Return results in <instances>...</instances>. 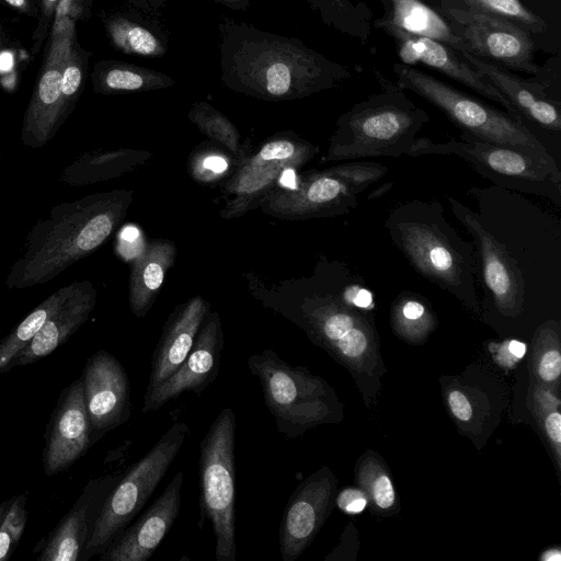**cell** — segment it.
<instances>
[{
  "label": "cell",
  "mask_w": 561,
  "mask_h": 561,
  "mask_svg": "<svg viewBox=\"0 0 561 561\" xmlns=\"http://www.w3.org/2000/svg\"><path fill=\"white\" fill-rule=\"evenodd\" d=\"M356 481L374 511L380 514L393 511L397 505V494L391 477L374 454L368 453L358 462Z\"/></svg>",
  "instance_id": "cell-35"
},
{
  "label": "cell",
  "mask_w": 561,
  "mask_h": 561,
  "mask_svg": "<svg viewBox=\"0 0 561 561\" xmlns=\"http://www.w3.org/2000/svg\"><path fill=\"white\" fill-rule=\"evenodd\" d=\"M433 9L470 47V55L510 71L539 73L541 66L536 62L538 45L530 34L516 24L484 13L440 5Z\"/></svg>",
  "instance_id": "cell-11"
},
{
  "label": "cell",
  "mask_w": 561,
  "mask_h": 561,
  "mask_svg": "<svg viewBox=\"0 0 561 561\" xmlns=\"http://www.w3.org/2000/svg\"><path fill=\"white\" fill-rule=\"evenodd\" d=\"M531 377L536 385L559 390L561 376L560 324L548 320L535 332L530 357Z\"/></svg>",
  "instance_id": "cell-33"
},
{
  "label": "cell",
  "mask_w": 561,
  "mask_h": 561,
  "mask_svg": "<svg viewBox=\"0 0 561 561\" xmlns=\"http://www.w3.org/2000/svg\"><path fill=\"white\" fill-rule=\"evenodd\" d=\"M105 30L112 45L124 54L160 58L168 51L169 39L163 28L141 13L111 15Z\"/></svg>",
  "instance_id": "cell-27"
},
{
  "label": "cell",
  "mask_w": 561,
  "mask_h": 561,
  "mask_svg": "<svg viewBox=\"0 0 561 561\" xmlns=\"http://www.w3.org/2000/svg\"><path fill=\"white\" fill-rule=\"evenodd\" d=\"M180 470L151 506L101 552V561H147L172 528L181 510Z\"/></svg>",
  "instance_id": "cell-20"
},
{
  "label": "cell",
  "mask_w": 561,
  "mask_h": 561,
  "mask_svg": "<svg viewBox=\"0 0 561 561\" xmlns=\"http://www.w3.org/2000/svg\"><path fill=\"white\" fill-rule=\"evenodd\" d=\"M392 70L397 76V85L414 92L436 106L461 131L489 142L510 146L559 169L525 121L517 119L506 111H500L413 66L394 62Z\"/></svg>",
  "instance_id": "cell-7"
},
{
  "label": "cell",
  "mask_w": 561,
  "mask_h": 561,
  "mask_svg": "<svg viewBox=\"0 0 561 561\" xmlns=\"http://www.w3.org/2000/svg\"><path fill=\"white\" fill-rule=\"evenodd\" d=\"M474 70L493 84L526 121L549 131H561L559 53L541 66L533 78L512 71L467 53H459Z\"/></svg>",
  "instance_id": "cell-12"
},
{
  "label": "cell",
  "mask_w": 561,
  "mask_h": 561,
  "mask_svg": "<svg viewBox=\"0 0 561 561\" xmlns=\"http://www.w3.org/2000/svg\"><path fill=\"white\" fill-rule=\"evenodd\" d=\"M190 119L206 135L227 146L236 154L240 152V136L233 124L206 102L195 103Z\"/></svg>",
  "instance_id": "cell-36"
},
{
  "label": "cell",
  "mask_w": 561,
  "mask_h": 561,
  "mask_svg": "<svg viewBox=\"0 0 561 561\" xmlns=\"http://www.w3.org/2000/svg\"><path fill=\"white\" fill-rule=\"evenodd\" d=\"M374 73L381 92L371 94L342 114L325 161L409 156L416 134L430 121L397 83L379 70Z\"/></svg>",
  "instance_id": "cell-5"
},
{
  "label": "cell",
  "mask_w": 561,
  "mask_h": 561,
  "mask_svg": "<svg viewBox=\"0 0 561 561\" xmlns=\"http://www.w3.org/2000/svg\"><path fill=\"white\" fill-rule=\"evenodd\" d=\"M448 202L454 216L473 238L477 271L480 268L481 280L493 304L504 316L519 314L525 298V280L517 262L506 247L486 230L477 213L451 196Z\"/></svg>",
  "instance_id": "cell-14"
},
{
  "label": "cell",
  "mask_w": 561,
  "mask_h": 561,
  "mask_svg": "<svg viewBox=\"0 0 561 561\" xmlns=\"http://www.w3.org/2000/svg\"><path fill=\"white\" fill-rule=\"evenodd\" d=\"M208 311L209 304L195 296L170 316L152 354L145 393L171 376L185 360Z\"/></svg>",
  "instance_id": "cell-22"
},
{
  "label": "cell",
  "mask_w": 561,
  "mask_h": 561,
  "mask_svg": "<svg viewBox=\"0 0 561 561\" xmlns=\"http://www.w3.org/2000/svg\"><path fill=\"white\" fill-rule=\"evenodd\" d=\"M175 253L171 241L154 240L135 260L130 272L129 304L136 317L145 316L152 306Z\"/></svg>",
  "instance_id": "cell-25"
},
{
  "label": "cell",
  "mask_w": 561,
  "mask_h": 561,
  "mask_svg": "<svg viewBox=\"0 0 561 561\" xmlns=\"http://www.w3.org/2000/svg\"><path fill=\"white\" fill-rule=\"evenodd\" d=\"M319 13L322 22L366 44L370 36L373 11L364 1L351 0H306Z\"/></svg>",
  "instance_id": "cell-32"
},
{
  "label": "cell",
  "mask_w": 561,
  "mask_h": 561,
  "mask_svg": "<svg viewBox=\"0 0 561 561\" xmlns=\"http://www.w3.org/2000/svg\"><path fill=\"white\" fill-rule=\"evenodd\" d=\"M552 450L556 467L561 465V413L559 410L549 411L537 417Z\"/></svg>",
  "instance_id": "cell-40"
},
{
  "label": "cell",
  "mask_w": 561,
  "mask_h": 561,
  "mask_svg": "<svg viewBox=\"0 0 561 561\" xmlns=\"http://www.w3.org/2000/svg\"><path fill=\"white\" fill-rule=\"evenodd\" d=\"M91 433H106L130 419V383L119 360L104 350L90 356L81 376Z\"/></svg>",
  "instance_id": "cell-16"
},
{
  "label": "cell",
  "mask_w": 561,
  "mask_h": 561,
  "mask_svg": "<svg viewBox=\"0 0 561 561\" xmlns=\"http://www.w3.org/2000/svg\"><path fill=\"white\" fill-rule=\"evenodd\" d=\"M430 7H447L456 10L484 13L507 20L536 41L539 50L558 54L559 47L552 42V31L536 13L530 11L523 0H421Z\"/></svg>",
  "instance_id": "cell-28"
},
{
  "label": "cell",
  "mask_w": 561,
  "mask_h": 561,
  "mask_svg": "<svg viewBox=\"0 0 561 561\" xmlns=\"http://www.w3.org/2000/svg\"><path fill=\"white\" fill-rule=\"evenodd\" d=\"M26 494L14 496L1 523V526L9 531L16 546L26 526Z\"/></svg>",
  "instance_id": "cell-39"
},
{
  "label": "cell",
  "mask_w": 561,
  "mask_h": 561,
  "mask_svg": "<svg viewBox=\"0 0 561 561\" xmlns=\"http://www.w3.org/2000/svg\"><path fill=\"white\" fill-rule=\"evenodd\" d=\"M392 186V183H386L383 184L382 186L379 187L378 191H374L370 195H369V198H374V197H377L378 195H380L381 193H386L388 190H390V187Z\"/></svg>",
  "instance_id": "cell-55"
},
{
  "label": "cell",
  "mask_w": 561,
  "mask_h": 561,
  "mask_svg": "<svg viewBox=\"0 0 561 561\" xmlns=\"http://www.w3.org/2000/svg\"><path fill=\"white\" fill-rule=\"evenodd\" d=\"M541 559L545 561H559L560 560V550L551 549V550L545 551Z\"/></svg>",
  "instance_id": "cell-53"
},
{
  "label": "cell",
  "mask_w": 561,
  "mask_h": 561,
  "mask_svg": "<svg viewBox=\"0 0 561 561\" xmlns=\"http://www.w3.org/2000/svg\"><path fill=\"white\" fill-rule=\"evenodd\" d=\"M367 503V496L359 488H346L341 491L336 497V505L347 514H358L363 512Z\"/></svg>",
  "instance_id": "cell-43"
},
{
  "label": "cell",
  "mask_w": 561,
  "mask_h": 561,
  "mask_svg": "<svg viewBox=\"0 0 561 561\" xmlns=\"http://www.w3.org/2000/svg\"><path fill=\"white\" fill-rule=\"evenodd\" d=\"M336 485L334 473L322 467L293 492L279 526L283 561L297 560L311 545L332 510Z\"/></svg>",
  "instance_id": "cell-15"
},
{
  "label": "cell",
  "mask_w": 561,
  "mask_h": 561,
  "mask_svg": "<svg viewBox=\"0 0 561 561\" xmlns=\"http://www.w3.org/2000/svg\"><path fill=\"white\" fill-rule=\"evenodd\" d=\"M301 165L297 161L265 160L255 154L229 182L227 188L233 198L227 204L221 216L233 218L242 215L255 199L265 197L273 190L277 179L286 169Z\"/></svg>",
  "instance_id": "cell-26"
},
{
  "label": "cell",
  "mask_w": 561,
  "mask_h": 561,
  "mask_svg": "<svg viewBox=\"0 0 561 561\" xmlns=\"http://www.w3.org/2000/svg\"><path fill=\"white\" fill-rule=\"evenodd\" d=\"M425 154L457 156L499 186L547 197L561 205L560 170L510 146L489 142L461 131L460 140L446 142L416 138L409 156Z\"/></svg>",
  "instance_id": "cell-9"
},
{
  "label": "cell",
  "mask_w": 561,
  "mask_h": 561,
  "mask_svg": "<svg viewBox=\"0 0 561 561\" xmlns=\"http://www.w3.org/2000/svg\"><path fill=\"white\" fill-rule=\"evenodd\" d=\"M83 4L84 0H60L54 14L53 25L65 18H70L73 21L79 19L83 11Z\"/></svg>",
  "instance_id": "cell-46"
},
{
  "label": "cell",
  "mask_w": 561,
  "mask_h": 561,
  "mask_svg": "<svg viewBox=\"0 0 561 561\" xmlns=\"http://www.w3.org/2000/svg\"><path fill=\"white\" fill-rule=\"evenodd\" d=\"M527 351V346L517 340H510L499 346L496 352L497 362L504 367H513L519 362Z\"/></svg>",
  "instance_id": "cell-45"
},
{
  "label": "cell",
  "mask_w": 561,
  "mask_h": 561,
  "mask_svg": "<svg viewBox=\"0 0 561 561\" xmlns=\"http://www.w3.org/2000/svg\"><path fill=\"white\" fill-rule=\"evenodd\" d=\"M188 433L185 422L173 423L116 483L106 496L85 542L88 558L101 553L136 517L167 473Z\"/></svg>",
  "instance_id": "cell-10"
},
{
  "label": "cell",
  "mask_w": 561,
  "mask_h": 561,
  "mask_svg": "<svg viewBox=\"0 0 561 561\" xmlns=\"http://www.w3.org/2000/svg\"><path fill=\"white\" fill-rule=\"evenodd\" d=\"M236 415L222 409L199 445V507L211 523L216 561H236Z\"/></svg>",
  "instance_id": "cell-8"
},
{
  "label": "cell",
  "mask_w": 561,
  "mask_h": 561,
  "mask_svg": "<svg viewBox=\"0 0 561 561\" xmlns=\"http://www.w3.org/2000/svg\"><path fill=\"white\" fill-rule=\"evenodd\" d=\"M526 7L540 16L552 31L553 20L559 23L560 0H523Z\"/></svg>",
  "instance_id": "cell-44"
},
{
  "label": "cell",
  "mask_w": 561,
  "mask_h": 561,
  "mask_svg": "<svg viewBox=\"0 0 561 561\" xmlns=\"http://www.w3.org/2000/svg\"><path fill=\"white\" fill-rule=\"evenodd\" d=\"M3 48V41H2V37H1V34H0V50Z\"/></svg>",
  "instance_id": "cell-56"
},
{
  "label": "cell",
  "mask_w": 561,
  "mask_h": 561,
  "mask_svg": "<svg viewBox=\"0 0 561 561\" xmlns=\"http://www.w3.org/2000/svg\"><path fill=\"white\" fill-rule=\"evenodd\" d=\"M16 548L9 531L0 525V561L8 560Z\"/></svg>",
  "instance_id": "cell-47"
},
{
  "label": "cell",
  "mask_w": 561,
  "mask_h": 561,
  "mask_svg": "<svg viewBox=\"0 0 561 561\" xmlns=\"http://www.w3.org/2000/svg\"><path fill=\"white\" fill-rule=\"evenodd\" d=\"M231 10L245 11L250 5L251 0H213Z\"/></svg>",
  "instance_id": "cell-51"
},
{
  "label": "cell",
  "mask_w": 561,
  "mask_h": 561,
  "mask_svg": "<svg viewBox=\"0 0 561 561\" xmlns=\"http://www.w3.org/2000/svg\"><path fill=\"white\" fill-rule=\"evenodd\" d=\"M76 283L61 287L41 302L26 318L0 341V373L10 370L14 357L42 329L46 320L70 296Z\"/></svg>",
  "instance_id": "cell-31"
},
{
  "label": "cell",
  "mask_w": 561,
  "mask_h": 561,
  "mask_svg": "<svg viewBox=\"0 0 561 561\" xmlns=\"http://www.w3.org/2000/svg\"><path fill=\"white\" fill-rule=\"evenodd\" d=\"M393 331L409 343H422L436 325L430 304L422 296L401 293L391 307Z\"/></svg>",
  "instance_id": "cell-34"
},
{
  "label": "cell",
  "mask_w": 561,
  "mask_h": 561,
  "mask_svg": "<svg viewBox=\"0 0 561 561\" xmlns=\"http://www.w3.org/2000/svg\"><path fill=\"white\" fill-rule=\"evenodd\" d=\"M91 427L82 379L61 393L47 427L43 468L47 476L68 469L91 445Z\"/></svg>",
  "instance_id": "cell-18"
},
{
  "label": "cell",
  "mask_w": 561,
  "mask_h": 561,
  "mask_svg": "<svg viewBox=\"0 0 561 561\" xmlns=\"http://www.w3.org/2000/svg\"><path fill=\"white\" fill-rule=\"evenodd\" d=\"M73 42L72 19L65 18L53 25L49 48L24 116L22 139L25 146H44L61 125L68 110L61 93L62 70Z\"/></svg>",
  "instance_id": "cell-13"
},
{
  "label": "cell",
  "mask_w": 561,
  "mask_h": 561,
  "mask_svg": "<svg viewBox=\"0 0 561 561\" xmlns=\"http://www.w3.org/2000/svg\"><path fill=\"white\" fill-rule=\"evenodd\" d=\"M249 371L260 381L264 403L278 433L297 438L324 423L337 422L340 403L333 389L302 366H291L272 348L250 355Z\"/></svg>",
  "instance_id": "cell-6"
},
{
  "label": "cell",
  "mask_w": 561,
  "mask_h": 561,
  "mask_svg": "<svg viewBox=\"0 0 561 561\" xmlns=\"http://www.w3.org/2000/svg\"><path fill=\"white\" fill-rule=\"evenodd\" d=\"M385 227L420 275L450 293L469 310L480 311L474 245L446 220L439 203H402L390 211Z\"/></svg>",
  "instance_id": "cell-3"
},
{
  "label": "cell",
  "mask_w": 561,
  "mask_h": 561,
  "mask_svg": "<svg viewBox=\"0 0 561 561\" xmlns=\"http://www.w3.org/2000/svg\"><path fill=\"white\" fill-rule=\"evenodd\" d=\"M131 193L114 191L87 196L46 220L9 274L10 288L37 286L96 250L124 218Z\"/></svg>",
  "instance_id": "cell-2"
},
{
  "label": "cell",
  "mask_w": 561,
  "mask_h": 561,
  "mask_svg": "<svg viewBox=\"0 0 561 561\" xmlns=\"http://www.w3.org/2000/svg\"><path fill=\"white\" fill-rule=\"evenodd\" d=\"M91 496L78 502L57 527L50 533L41 554L39 561H76L87 542L88 515Z\"/></svg>",
  "instance_id": "cell-30"
},
{
  "label": "cell",
  "mask_w": 561,
  "mask_h": 561,
  "mask_svg": "<svg viewBox=\"0 0 561 561\" xmlns=\"http://www.w3.org/2000/svg\"><path fill=\"white\" fill-rule=\"evenodd\" d=\"M12 500H13V497L9 499V500H5V501L0 503V525L2 523L4 514H5L7 510H8V507L10 506Z\"/></svg>",
  "instance_id": "cell-54"
},
{
  "label": "cell",
  "mask_w": 561,
  "mask_h": 561,
  "mask_svg": "<svg viewBox=\"0 0 561 561\" xmlns=\"http://www.w3.org/2000/svg\"><path fill=\"white\" fill-rule=\"evenodd\" d=\"M218 30L221 80L236 92L268 101L293 100L352 78L351 68L328 59L296 37L228 18Z\"/></svg>",
  "instance_id": "cell-1"
},
{
  "label": "cell",
  "mask_w": 561,
  "mask_h": 561,
  "mask_svg": "<svg viewBox=\"0 0 561 561\" xmlns=\"http://www.w3.org/2000/svg\"><path fill=\"white\" fill-rule=\"evenodd\" d=\"M359 193L325 170L313 172L295 188L271 191L262 201L274 216L307 218L344 215L357 206Z\"/></svg>",
  "instance_id": "cell-19"
},
{
  "label": "cell",
  "mask_w": 561,
  "mask_h": 561,
  "mask_svg": "<svg viewBox=\"0 0 561 561\" xmlns=\"http://www.w3.org/2000/svg\"><path fill=\"white\" fill-rule=\"evenodd\" d=\"M530 401L536 417L549 411L559 410L561 403L554 389L536 383L531 385Z\"/></svg>",
  "instance_id": "cell-41"
},
{
  "label": "cell",
  "mask_w": 561,
  "mask_h": 561,
  "mask_svg": "<svg viewBox=\"0 0 561 561\" xmlns=\"http://www.w3.org/2000/svg\"><path fill=\"white\" fill-rule=\"evenodd\" d=\"M448 408L456 420L468 423L472 420L473 408L465 392L459 389H453L447 394Z\"/></svg>",
  "instance_id": "cell-42"
},
{
  "label": "cell",
  "mask_w": 561,
  "mask_h": 561,
  "mask_svg": "<svg viewBox=\"0 0 561 561\" xmlns=\"http://www.w3.org/2000/svg\"><path fill=\"white\" fill-rule=\"evenodd\" d=\"M135 8L149 14H158L168 0H127Z\"/></svg>",
  "instance_id": "cell-48"
},
{
  "label": "cell",
  "mask_w": 561,
  "mask_h": 561,
  "mask_svg": "<svg viewBox=\"0 0 561 561\" xmlns=\"http://www.w3.org/2000/svg\"><path fill=\"white\" fill-rule=\"evenodd\" d=\"M203 168L213 174H220L227 170V162L220 156H208L203 161Z\"/></svg>",
  "instance_id": "cell-49"
},
{
  "label": "cell",
  "mask_w": 561,
  "mask_h": 561,
  "mask_svg": "<svg viewBox=\"0 0 561 561\" xmlns=\"http://www.w3.org/2000/svg\"><path fill=\"white\" fill-rule=\"evenodd\" d=\"M60 0H43L42 2V24L44 27L54 18L56 8Z\"/></svg>",
  "instance_id": "cell-50"
},
{
  "label": "cell",
  "mask_w": 561,
  "mask_h": 561,
  "mask_svg": "<svg viewBox=\"0 0 561 561\" xmlns=\"http://www.w3.org/2000/svg\"><path fill=\"white\" fill-rule=\"evenodd\" d=\"M96 291L90 282H76L70 296L46 320L42 329L14 357L10 368L39 360L64 344L90 317Z\"/></svg>",
  "instance_id": "cell-23"
},
{
  "label": "cell",
  "mask_w": 561,
  "mask_h": 561,
  "mask_svg": "<svg viewBox=\"0 0 561 561\" xmlns=\"http://www.w3.org/2000/svg\"><path fill=\"white\" fill-rule=\"evenodd\" d=\"M382 31L392 37L402 64L408 66L422 64L435 69L480 95L501 104L513 117L525 121L493 84L461 58L459 51L438 41L408 34L397 28Z\"/></svg>",
  "instance_id": "cell-21"
},
{
  "label": "cell",
  "mask_w": 561,
  "mask_h": 561,
  "mask_svg": "<svg viewBox=\"0 0 561 561\" xmlns=\"http://www.w3.org/2000/svg\"><path fill=\"white\" fill-rule=\"evenodd\" d=\"M374 296L360 276L346 268L336 291L314 294L302 305L297 322L309 339L353 373L378 368V333Z\"/></svg>",
  "instance_id": "cell-4"
},
{
  "label": "cell",
  "mask_w": 561,
  "mask_h": 561,
  "mask_svg": "<svg viewBox=\"0 0 561 561\" xmlns=\"http://www.w3.org/2000/svg\"><path fill=\"white\" fill-rule=\"evenodd\" d=\"M383 15L374 21L376 28H397L408 34L424 36L471 54L470 47L451 30L448 22L421 0H380Z\"/></svg>",
  "instance_id": "cell-24"
},
{
  "label": "cell",
  "mask_w": 561,
  "mask_h": 561,
  "mask_svg": "<svg viewBox=\"0 0 561 561\" xmlns=\"http://www.w3.org/2000/svg\"><path fill=\"white\" fill-rule=\"evenodd\" d=\"M203 323L185 360L171 376L145 393L142 413L156 411L186 391L201 396L216 380L224 347L218 313L209 314Z\"/></svg>",
  "instance_id": "cell-17"
},
{
  "label": "cell",
  "mask_w": 561,
  "mask_h": 561,
  "mask_svg": "<svg viewBox=\"0 0 561 561\" xmlns=\"http://www.w3.org/2000/svg\"><path fill=\"white\" fill-rule=\"evenodd\" d=\"M92 81L94 90L104 94L146 92L175 84L174 79L164 72L117 60L99 62Z\"/></svg>",
  "instance_id": "cell-29"
},
{
  "label": "cell",
  "mask_w": 561,
  "mask_h": 561,
  "mask_svg": "<svg viewBox=\"0 0 561 561\" xmlns=\"http://www.w3.org/2000/svg\"><path fill=\"white\" fill-rule=\"evenodd\" d=\"M10 7L23 13L31 12V5L28 0H4Z\"/></svg>",
  "instance_id": "cell-52"
},
{
  "label": "cell",
  "mask_w": 561,
  "mask_h": 561,
  "mask_svg": "<svg viewBox=\"0 0 561 561\" xmlns=\"http://www.w3.org/2000/svg\"><path fill=\"white\" fill-rule=\"evenodd\" d=\"M84 61L75 46L71 45L62 70L61 93L67 108L70 102L77 96L83 81Z\"/></svg>",
  "instance_id": "cell-38"
},
{
  "label": "cell",
  "mask_w": 561,
  "mask_h": 561,
  "mask_svg": "<svg viewBox=\"0 0 561 561\" xmlns=\"http://www.w3.org/2000/svg\"><path fill=\"white\" fill-rule=\"evenodd\" d=\"M325 171L342 180L358 193H362L369 185L380 180L388 171V168L371 161H359L335 165Z\"/></svg>",
  "instance_id": "cell-37"
}]
</instances>
